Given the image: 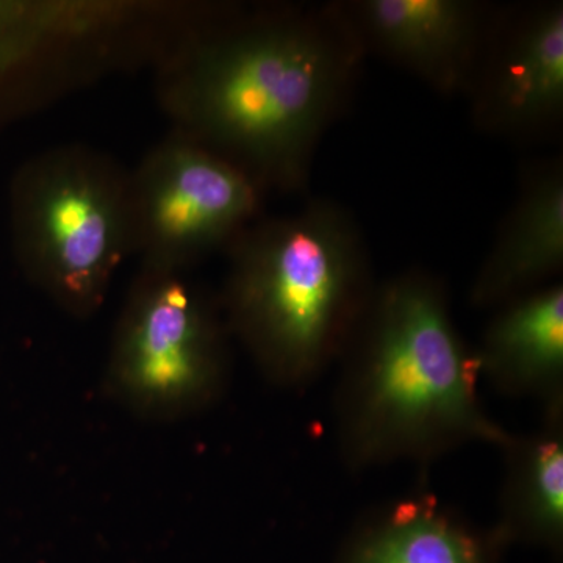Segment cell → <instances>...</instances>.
Returning <instances> with one entry per match:
<instances>
[{
	"label": "cell",
	"instance_id": "obj_12",
	"mask_svg": "<svg viewBox=\"0 0 563 563\" xmlns=\"http://www.w3.org/2000/svg\"><path fill=\"white\" fill-rule=\"evenodd\" d=\"M479 374L515 398L563 399V285H543L496 309L474 347Z\"/></svg>",
	"mask_w": 563,
	"mask_h": 563
},
{
	"label": "cell",
	"instance_id": "obj_6",
	"mask_svg": "<svg viewBox=\"0 0 563 563\" xmlns=\"http://www.w3.org/2000/svg\"><path fill=\"white\" fill-rule=\"evenodd\" d=\"M263 195L232 163L172 129L131 169L132 255L140 268L190 273L258 220Z\"/></svg>",
	"mask_w": 563,
	"mask_h": 563
},
{
	"label": "cell",
	"instance_id": "obj_2",
	"mask_svg": "<svg viewBox=\"0 0 563 563\" xmlns=\"http://www.w3.org/2000/svg\"><path fill=\"white\" fill-rule=\"evenodd\" d=\"M340 361L333 424L352 472L431 463L472 443L501 448L512 433L485 410L446 285L424 269L376 284Z\"/></svg>",
	"mask_w": 563,
	"mask_h": 563
},
{
	"label": "cell",
	"instance_id": "obj_1",
	"mask_svg": "<svg viewBox=\"0 0 563 563\" xmlns=\"http://www.w3.org/2000/svg\"><path fill=\"white\" fill-rule=\"evenodd\" d=\"M365 55L342 3L255 13L217 7L155 65V98L173 131L263 192L296 191Z\"/></svg>",
	"mask_w": 563,
	"mask_h": 563
},
{
	"label": "cell",
	"instance_id": "obj_4",
	"mask_svg": "<svg viewBox=\"0 0 563 563\" xmlns=\"http://www.w3.org/2000/svg\"><path fill=\"white\" fill-rule=\"evenodd\" d=\"M9 225L24 276L87 320L132 255L131 169L85 144L32 155L11 177Z\"/></svg>",
	"mask_w": 563,
	"mask_h": 563
},
{
	"label": "cell",
	"instance_id": "obj_3",
	"mask_svg": "<svg viewBox=\"0 0 563 563\" xmlns=\"http://www.w3.org/2000/svg\"><path fill=\"white\" fill-rule=\"evenodd\" d=\"M225 254L222 317L266 379L302 387L340 361L376 288L368 247L344 207L314 199L296 213L258 218Z\"/></svg>",
	"mask_w": 563,
	"mask_h": 563
},
{
	"label": "cell",
	"instance_id": "obj_9",
	"mask_svg": "<svg viewBox=\"0 0 563 563\" xmlns=\"http://www.w3.org/2000/svg\"><path fill=\"white\" fill-rule=\"evenodd\" d=\"M77 2L0 0V131L85 84Z\"/></svg>",
	"mask_w": 563,
	"mask_h": 563
},
{
	"label": "cell",
	"instance_id": "obj_8",
	"mask_svg": "<svg viewBox=\"0 0 563 563\" xmlns=\"http://www.w3.org/2000/svg\"><path fill=\"white\" fill-rule=\"evenodd\" d=\"M342 7L366 54L383 55L440 95L470 90L490 32L483 3L361 0Z\"/></svg>",
	"mask_w": 563,
	"mask_h": 563
},
{
	"label": "cell",
	"instance_id": "obj_7",
	"mask_svg": "<svg viewBox=\"0 0 563 563\" xmlns=\"http://www.w3.org/2000/svg\"><path fill=\"white\" fill-rule=\"evenodd\" d=\"M468 92L485 132L523 139L555 128L563 113V5L532 7L488 32Z\"/></svg>",
	"mask_w": 563,
	"mask_h": 563
},
{
	"label": "cell",
	"instance_id": "obj_11",
	"mask_svg": "<svg viewBox=\"0 0 563 563\" xmlns=\"http://www.w3.org/2000/svg\"><path fill=\"white\" fill-rule=\"evenodd\" d=\"M501 533L484 532L461 510L415 490L368 510L342 563H496Z\"/></svg>",
	"mask_w": 563,
	"mask_h": 563
},
{
	"label": "cell",
	"instance_id": "obj_13",
	"mask_svg": "<svg viewBox=\"0 0 563 563\" xmlns=\"http://www.w3.org/2000/svg\"><path fill=\"white\" fill-rule=\"evenodd\" d=\"M499 450L504 476L496 531L504 540L561 548L563 399L544 404L542 424L529 433H510Z\"/></svg>",
	"mask_w": 563,
	"mask_h": 563
},
{
	"label": "cell",
	"instance_id": "obj_5",
	"mask_svg": "<svg viewBox=\"0 0 563 563\" xmlns=\"http://www.w3.org/2000/svg\"><path fill=\"white\" fill-rule=\"evenodd\" d=\"M185 272L140 268L111 343V395L141 415L174 418L213 402L229 377L220 299Z\"/></svg>",
	"mask_w": 563,
	"mask_h": 563
},
{
	"label": "cell",
	"instance_id": "obj_10",
	"mask_svg": "<svg viewBox=\"0 0 563 563\" xmlns=\"http://www.w3.org/2000/svg\"><path fill=\"white\" fill-rule=\"evenodd\" d=\"M563 268V168L533 169L474 277L470 302L498 309L543 287Z\"/></svg>",
	"mask_w": 563,
	"mask_h": 563
}]
</instances>
